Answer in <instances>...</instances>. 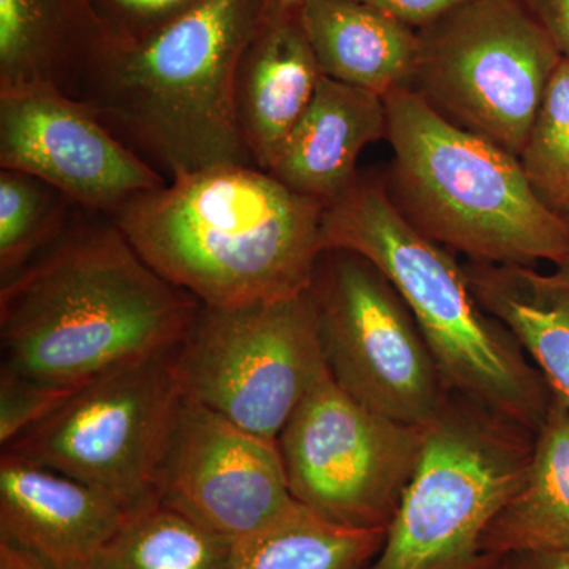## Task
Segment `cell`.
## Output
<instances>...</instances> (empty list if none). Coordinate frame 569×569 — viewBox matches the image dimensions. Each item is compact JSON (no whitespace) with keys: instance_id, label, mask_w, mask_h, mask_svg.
I'll list each match as a JSON object with an SVG mask.
<instances>
[{"instance_id":"25","label":"cell","mask_w":569,"mask_h":569,"mask_svg":"<svg viewBox=\"0 0 569 569\" xmlns=\"http://www.w3.org/2000/svg\"><path fill=\"white\" fill-rule=\"evenodd\" d=\"M78 389V388H77ZM52 387L0 369V443L2 448L31 429L77 391Z\"/></svg>"},{"instance_id":"7","label":"cell","mask_w":569,"mask_h":569,"mask_svg":"<svg viewBox=\"0 0 569 569\" xmlns=\"http://www.w3.org/2000/svg\"><path fill=\"white\" fill-rule=\"evenodd\" d=\"M418 37L411 91L452 126L519 157L561 62L523 0H473Z\"/></svg>"},{"instance_id":"3","label":"cell","mask_w":569,"mask_h":569,"mask_svg":"<svg viewBox=\"0 0 569 569\" xmlns=\"http://www.w3.org/2000/svg\"><path fill=\"white\" fill-rule=\"evenodd\" d=\"M264 0H201L148 36L111 41L77 100L164 179L252 164L236 77Z\"/></svg>"},{"instance_id":"28","label":"cell","mask_w":569,"mask_h":569,"mask_svg":"<svg viewBox=\"0 0 569 569\" xmlns=\"http://www.w3.org/2000/svg\"><path fill=\"white\" fill-rule=\"evenodd\" d=\"M561 59L569 61V0H523Z\"/></svg>"},{"instance_id":"20","label":"cell","mask_w":569,"mask_h":569,"mask_svg":"<svg viewBox=\"0 0 569 569\" xmlns=\"http://www.w3.org/2000/svg\"><path fill=\"white\" fill-rule=\"evenodd\" d=\"M530 550H569V406L556 392L535 436L526 482L481 541L482 556L496 563Z\"/></svg>"},{"instance_id":"31","label":"cell","mask_w":569,"mask_h":569,"mask_svg":"<svg viewBox=\"0 0 569 569\" xmlns=\"http://www.w3.org/2000/svg\"><path fill=\"white\" fill-rule=\"evenodd\" d=\"M305 0H264L266 10H288L301 6Z\"/></svg>"},{"instance_id":"30","label":"cell","mask_w":569,"mask_h":569,"mask_svg":"<svg viewBox=\"0 0 569 569\" xmlns=\"http://www.w3.org/2000/svg\"><path fill=\"white\" fill-rule=\"evenodd\" d=\"M0 569H44L39 561L22 553L21 550L11 548L6 542H0Z\"/></svg>"},{"instance_id":"2","label":"cell","mask_w":569,"mask_h":569,"mask_svg":"<svg viewBox=\"0 0 569 569\" xmlns=\"http://www.w3.org/2000/svg\"><path fill=\"white\" fill-rule=\"evenodd\" d=\"M325 209L252 164H219L138 194L110 219L201 305L242 307L309 290Z\"/></svg>"},{"instance_id":"24","label":"cell","mask_w":569,"mask_h":569,"mask_svg":"<svg viewBox=\"0 0 569 569\" xmlns=\"http://www.w3.org/2000/svg\"><path fill=\"white\" fill-rule=\"evenodd\" d=\"M539 198L553 211L569 209V61L553 71L519 156Z\"/></svg>"},{"instance_id":"13","label":"cell","mask_w":569,"mask_h":569,"mask_svg":"<svg viewBox=\"0 0 569 569\" xmlns=\"http://www.w3.org/2000/svg\"><path fill=\"white\" fill-rule=\"evenodd\" d=\"M0 168L36 176L104 217L168 183L88 104L50 86L0 89Z\"/></svg>"},{"instance_id":"21","label":"cell","mask_w":569,"mask_h":569,"mask_svg":"<svg viewBox=\"0 0 569 569\" xmlns=\"http://www.w3.org/2000/svg\"><path fill=\"white\" fill-rule=\"evenodd\" d=\"M385 538L387 530L339 526L299 503L280 522L234 542L228 569H370Z\"/></svg>"},{"instance_id":"27","label":"cell","mask_w":569,"mask_h":569,"mask_svg":"<svg viewBox=\"0 0 569 569\" xmlns=\"http://www.w3.org/2000/svg\"><path fill=\"white\" fill-rule=\"evenodd\" d=\"M356 2L366 3L418 32L473 0H356Z\"/></svg>"},{"instance_id":"1","label":"cell","mask_w":569,"mask_h":569,"mask_svg":"<svg viewBox=\"0 0 569 569\" xmlns=\"http://www.w3.org/2000/svg\"><path fill=\"white\" fill-rule=\"evenodd\" d=\"M201 307L153 271L111 219L80 223L2 283V369L77 389L174 350Z\"/></svg>"},{"instance_id":"33","label":"cell","mask_w":569,"mask_h":569,"mask_svg":"<svg viewBox=\"0 0 569 569\" xmlns=\"http://www.w3.org/2000/svg\"><path fill=\"white\" fill-rule=\"evenodd\" d=\"M498 569H501V563H500V567H498Z\"/></svg>"},{"instance_id":"9","label":"cell","mask_w":569,"mask_h":569,"mask_svg":"<svg viewBox=\"0 0 569 569\" xmlns=\"http://www.w3.org/2000/svg\"><path fill=\"white\" fill-rule=\"evenodd\" d=\"M176 348L82 385L3 452L89 482L130 507L157 498L160 467L186 399Z\"/></svg>"},{"instance_id":"11","label":"cell","mask_w":569,"mask_h":569,"mask_svg":"<svg viewBox=\"0 0 569 569\" xmlns=\"http://www.w3.org/2000/svg\"><path fill=\"white\" fill-rule=\"evenodd\" d=\"M425 427L369 410L331 376L296 408L277 445L296 501L329 522L387 530L421 455Z\"/></svg>"},{"instance_id":"29","label":"cell","mask_w":569,"mask_h":569,"mask_svg":"<svg viewBox=\"0 0 569 569\" xmlns=\"http://www.w3.org/2000/svg\"><path fill=\"white\" fill-rule=\"evenodd\" d=\"M501 569H569V550L511 553L501 560Z\"/></svg>"},{"instance_id":"23","label":"cell","mask_w":569,"mask_h":569,"mask_svg":"<svg viewBox=\"0 0 569 569\" xmlns=\"http://www.w3.org/2000/svg\"><path fill=\"white\" fill-rule=\"evenodd\" d=\"M73 203L21 171H0V277L2 283L31 264L69 230Z\"/></svg>"},{"instance_id":"19","label":"cell","mask_w":569,"mask_h":569,"mask_svg":"<svg viewBox=\"0 0 569 569\" xmlns=\"http://www.w3.org/2000/svg\"><path fill=\"white\" fill-rule=\"evenodd\" d=\"M463 271L478 305L516 337L569 406V257L552 272L475 260Z\"/></svg>"},{"instance_id":"4","label":"cell","mask_w":569,"mask_h":569,"mask_svg":"<svg viewBox=\"0 0 569 569\" xmlns=\"http://www.w3.org/2000/svg\"><path fill=\"white\" fill-rule=\"evenodd\" d=\"M323 247L361 254L391 280L449 391L538 432L552 402L548 381L516 337L478 305L463 264L408 222L381 179L359 176L325 209Z\"/></svg>"},{"instance_id":"5","label":"cell","mask_w":569,"mask_h":569,"mask_svg":"<svg viewBox=\"0 0 569 569\" xmlns=\"http://www.w3.org/2000/svg\"><path fill=\"white\" fill-rule=\"evenodd\" d=\"M385 103L392 162L381 183L418 231L468 260L569 257L567 220L539 198L518 156L452 126L411 89Z\"/></svg>"},{"instance_id":"17","label":"cell","mask_w":569,"mask_h":569,"mask_svg":"<svg viewBox=\"0 0 569 569\" xmlns=\"http://www.w3.org/2000/svg\"><path fill=\"white\" fill-rule=\"evenodd\" d=\"M108 43L89 0H0V89L50 86L77 99Z\"/></svg>"},{"instance_id":"26","label":"cell","mask_w":569,"mask_h":569,"mask_svg":"<svg viewBox=\"0 0 569 569\" xmlns=\"http://www.w3.org/2000/svg\"><path fill=\"white\" fill-rule=\"evenodd\" d=\"M111 41L148 36L201 0H89Z\"/></svg>"},{"instance_id":"32","label":"cell","mask_w":569,"mask_h":569,"mask_svg":"<svg viewBox=\"0 0 569 569\" xmlns=\"http://www.w3.org/2000/svg\"><path fill=\"white\" fill-rule=\"evenodd\" d=\"M563 219L567 220V224H568V228H569V209L567 212L563 213Z\"/></svg>"},{"instance_id":"10","label":"cell","mask_w":569,"mask_h":569,"mask_svg":"<svg viewBox=\"0 0 569 569\" xmlns=\"http://www.w3.org/2000/svg\"><path fill=\"white\" fill-rule=\"evenodd\" d=\"M307 291L337 387L378 415L429 425L449 389L391 280L361 254L325 249Z\"/></svg>"},{"instance_id":"18","label":"cell","mask_w":569,"mask_h":569,"mask_svg":"<svg viewBox=\"0 0 569 569\" xmlns=\"http://www.w3.org/2000/svg\"><path fill=\"white\" fill-rule=\"evenodd\" d=\"M298 10L323 77L383 99L411 88L417 31L356 0H305Z\"/></svg>"},{"instance_id":"12","label":"cell","mask_w":569,"mask_h":569,"mask_svg":"<svg viewBox=\"0 0 569 569\" xmlns=\"http://www.w3.org/2000/svg\"><path fill=\"white\" fill-rule=\"evenodd\" d=\"M157 498L233 545L299 507L277 441L236 426L189 397L164 452Z\"/></svg>"},{"instance_id":"22","label":"cell","mask_w":569,"mask_h":569,"mask_svg":"<svg viewBox=\"0 0 569 569\" xmlns=\"http://www.w3.org/2000/svg\"><path fill=\"white\" fill-rule=\"evenodd\" d=\"M233 546L152 498L130 511L93 569H228Z\"/></svg>"},{"instance_id":"16","label":"cell","mask_w":569,"mask_h":569,"mask_svg":"<svg viewBox=\"0 0 569 569\" xmlns=\"http://www.w3.org/2000/svg\"><path fill=\"white\" fill-rule=\"evenodd\" d=\"M387 133L383 97L321 77L269 173L328 208L359 178L358 160L367 146Z\"/></svg>"},{"instance_id":"6","label":"cell","mask_w":569,"mask_h":569,"mask_svg":"<svg viewBox=\"0 0 569 569\" xmlns=\"http://www.w3.org/2000/svg\"><path fill=\"white\" fill-rule=\"evenodd\" d=\"M535 436L448 391L370 569H498L501 561L482 556V537L522 489Z\"/></svg>"},{"instance_id":"14","label":"cell","mask_w":569,"mask_h":569,"mask_svg":"<svg viewBox=\"0 0 569 569\" xmlns=\"http://www.w3.org/2000/svg\"><path fill=\"white\" fill-rule=\"evenodd\" d=\"M133 508L89 482L2 451L0 542L44 569H93Z\"/></svg>"},{"instance_id":"8","label":"cell","mask_w":569,"mask_h":569,"mask_svg":"<svg viewBox=\"0 0 569 569\" xmlns=\"http://www.w3.org/2000/svg\"><path fill=\"white\" fill-rule=\"evenodd\" d=\"M186 397L277 441L329 376L309 291L242 307H201L176 348Z\"/></svg>"},{"instance_id":"15","label":"cell","mask_w":569,"mask_h":569,"mask_svg":"<svg viewBox=\"0 0 569 569\" xmlns=\"http://www.w3.org/2000/svg\"><path fill=\"white\" fill-rule=\"evenodd\" d=\"M321 77L298 7L266 10L236 77L239 129L254 167L271 171Z\"/></svg>"}]
</instances>
